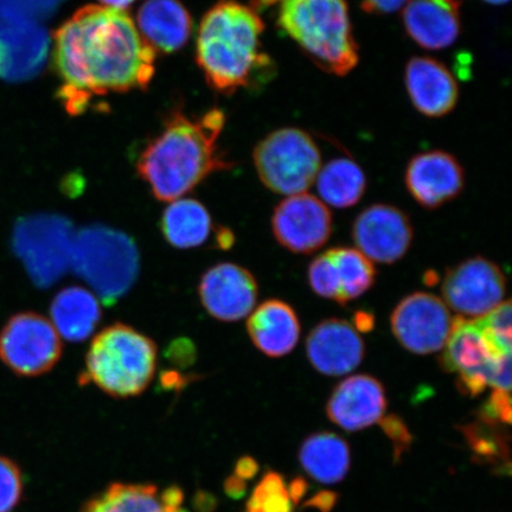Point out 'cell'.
Wrapping results in <instances>:
<instances>
[{
  "instance_id": "6da1fadb",
  "label": "cell",
  "mask_w": 512,
  "mask_h": 512,
  "mask_svg": "<svg viewBox=\"0 0 512 512\" xmlns=\"http://www.w3.org/2000/svg\"><path fill=\"white\" fill-rule=\"evenodd\" d=\"M59 98L69 114L87 110L96 96L144 89L155 74L156 51L126 11L87 5L55 34Z\"/></svg>"
},
{
  "instance_id": "7a4b0ae2",
  "label": "cell",
  "mask_w": 512,
  "mask_h": 512,
  "mask_svg": "<svg viewBox=\"0 0 512 512\" xmlns=\"http://www.w3.org/2000/svg\"><path fill=\"white\" fill-rule=\"evenodd\" d=\"M224 124L226 117L217 108L200 117L179 110L169 115L162 132L147 144L137 163L153 196L174 202L213 172L229 169L219 149Z\"/></svg>"
},
{
  "instance_id": "3957f363",
  "label": "cell",
  "mask_w": 512,
  "mask_h": 512,
  "mask_svg": "<svg viewBox=\"0 0 512 512\" xmlns=\"http://www.w3.org/2000/svg\"><path fill=\"white\" fill-rule=\"evenodd\" d=\"M264 30L258 11L247 5L220 3L204 15L196 60L211 88L233 94L265 75L271 61L261 50Z\"/></svg>"
},
{
  "instance_id": "277c9868",
  "label": "cell",
  "mask_w": 512,
  "mask_h": 512,
  "mask_svg": "<svg viewBox=\"0 0 512 512\" xmlns=\"http://www.w3.org/2000/svg\"><path fill=\"white\" fill-rule=\"evenodd\" d=\"M278 24L318 67L344 76L357 66L358 47L347 3L341 0H288Z\"/></svg>"
},
{
  "instance_id": "5b68a950",
  "label": "cell",
  "mask_w": 512,
  "mask_h": 512,
  "mask_svg": "<svg viewBox=\"0 0 512 512\" xmlns=\"http://www.w3.org/2000/svg\"><path fill=\"white\" fill-rule=\"evenodd\" d=\"M157 355L151 338L131 326L113 324L93 339L80 382L93 383L115 399L134 398L155 376Z\"/></svg>"
},
{
  "instance_id": "8992f818",
  "label": "cell",
  "mask_w": 512,
  "mask_h": 512,
  "mask_svg": "<svg viewBox=\"0 0 512 512\" xmlns=\"http://www.w3.org/2000/svg\"><path fill=\"white\" fill-rule=\"evenodd\" d=\"M102 303L113 305L131 290L139 274V253L131 238L93 226L75 234L72 266Z\"/></svg>"
},
{
  "instance_id": "52a82bcc",
  "label": "cell",
  "mask_w": 512,
  "mask_h": 512,
  "mask_svg": "<svg viewBox=\"0 0 512 512\" xmlns=\"http://www.w3.org/2000/svg\"><path fill=\"white\" fill-rule=\"evenodd\" d=\"M261 182L275 194H304L316 182L322 156L309 133L296 127L281 128L261 140L254 151Z\"/></svg>"
},
{
  "instance_id": "ba28073f",
  "label": "cell",
  "mask_w": 512,
  "mask_h": 512,
  "mask_svg": "<svg viewBox=\"0 0 512 512\" xmlns=\"http://www.w3.org/2000/svg\"><path fill=\"white\" fill-rule=\"evenodd\" d=\"M75 233L66 217L36 214L19 219L12 232V249L32 283L48 288L72 266Z\"/></svg>"
},
{
  "instance_id": "9c48e42d",
  "label": "cell",
  "mask_w": 512,
  "mask_h": 512,
  "mask_svg": "<svg viewBox=\"0 0 512 512\" xmlns=\"http://www.w3.org/2000/svg\"><path fill=\"white\" fill-rule=\"evenodd\" d=\"M62 349L53 323L35 312L17 313L0 331V360L18 376L49 373L59 363Z\"/></svg>"
},
{
  "instance_id": "30bf717a",
  "label": "cell",
  "mask_w": 512,
  "mask_h": 512,
  "mask_svg": "<svg viewBox=\"0 0 512 512\" xmlns=\"http://www.w3.org/2000/svg\"><path fill=\"white\" fill-rule=\"evenodd\" d=\"M441 292L450 309L479 319L503 303L507 278L495 262L476 256L447 271Z\"/></svg>"
},
{
  "instance_id": "8fae6325",
  "label": "cell",
  "mask_w": 512,
  "mask_h": 512,
  "mask_svg": "<svg viewBox=\"0 0 512 512\" xmlns=\"http://www.w3.org/2000/svg\"><path fill=\"white\" fill-rule=\"evenodd\" d=\"M390 324L403 348L413 354L430 355L445 348L453 318L444 300L431 293L418 292L401 300Z\"/></svg>"
},
{
  "instance_id": "7c38bea8",
  "label": "cell",
  "mask_w": 512,
  "mask_h": 512,
  "mask_svg": "<svg viewBox=\"0 0 512 512\" xmlns=\"http://www.w3.org/2000/svg\"><path fill=\"white\" fill-rule=\"evenodd\" d=\"M440 364L448 373L458 375V386L466 394L477 396L489 386L490 375L501 355L486 338L477 320L453 319L450 337Z\"/></svg>"
},
{
  "instance_id": "4fadbf2b",
  "label": "cell",
  "mask_w": 512,
  "mask_h": 512,
  "mask_svg": "<svg viewBox=\"0 0 512 512\" xmlns=\"http://www.w3.org/2000/svg\"><path fill=\"white\" fill-rule=\"evenodd\" d=\"M275 239L292 253L311 254L329 241L332 215L318 197L307 194L286 197L272 217Z\"/></svg>"
},
{
  "instance_id": "5bb4252c",
  "label": "cell",
  "mask_w": 512,
  "mask_h": 512,
  "mask_svg": "<svg viewBox=\"0 0 512 512\" xmlns=\"http://www.w3.org/2000/svg\"><path fill=\"white\" fill-rule=\"evenodd\" d=\"M352 239L357 251L371 262L390 265L401 260L411 248L413 227L401 209L374 204L356 217Z\"/></svg>"
},
{
  "instance_id": "9a60e30c",
  "label": "cell",
  "mask_w": 512,
  "mask_h": 512,
  "mask_svg": "<svg viewBox=\"0 0 512 512\" xmlns=\"http://www.w3.org/2000/svg\"><path fill=\"white\" fill-rule=\"evenodd\" d=\"M258 292L254 275L230 262L211 267L200 283L201 302L209 315L227 323L251 315Z\"/></svg>"
},
{
  "instance_id": "2e32d148",
  "label": "cell",
  "mask_w": 512,
  "mask_h": 512,
  "mask_svg": "<svg viewBox=\"0 0 512 512\" xmlns=\"http://www.w3.org/2000/svg\"><path fill=\"white\" fill-rule=\"evenodd\" d=\"M414 200L426 209H437L454 200L464 189L462 165L450 153L430 151L409 162L405 177Z\"/></svg>"
},
{
  "instance_id": "e0dca14e",
  "label": "cell",
  "mask_w": 512,
  "mask_h": 512,
  "mask_svg": "<svg viewBox=\"0 0 512 512\" xmlns=\"http://www.w3.org/2000/svg\"><path fill=\"white\" fill-rule=\"evenodd\" d=\"M312 367L326 376H342L360 367L366 355L363 339L347 320L326 319L306 339Z\"/></svg>"
},
{
  "instance_id": "ac0fdd59",
  "label": "cell",
  "mask_w": 512,
  "mask_h": 512,
  "mask_svg": "<svg viewBox=\"0 0 512 512\" xmlns=\"http://www.w3.org/2000/svg\"><path fill=\"white\" fill-rule=\"evenodd\" d=\"M387 409L386 390L369 375H355L332 392L326 413L335 425L348 432L366 430L381 421Z\"/></svg>"
},
{
  "instance_id": "d6986e66",
  "label": "cell",
  "mask_w": 512,
  "mask_h": 512,
  "mask_svg": "<svg viewBox=\"0 0 512 512\" xmlns=\"http://www.w3.org/2000/svg\"><path fill=\"white\" fill-rule=\"evenodd\" d=\"M405 81L413 106L426 117H444L457 105L458 83L438 60L413 57L407 63Z\"/></svg>"
},
{
  "instance_id": "ffe728a7",
  "label": "cell",
  "mask_w": 512,
  "mask_h": 512,
  "mask_svg": "<svg viewBox=\"0 0 512 512\" xmlns=\"http://www.w3.org/2000/svg\"><path fill=\"white\" fill-rule=\"evenodd\" d=\"M47 32L37 22L0 24V79L23 81L40 72L48 55Z\"/></svg>"
},
{
  "instance_id": "44dd1931",
  "label": "cell",
  "mask_w": 512,
  "mask_h": 512,
  "mask_svg": "<svg viewBox=\"0 0 512 512\" xmlns=\"http://www.w3.org/2000/svg\"><path fill=\"white\" fill-rule=\"evenodd\" d=\"M460 3L450 0H418L407 2L402 21L407 35L427 50H443L458 40Z\"/></svg>"
},
{
  "instance_id": "7402d4cb",
  "label": "cell",
  "mask_w": 512,
  "mask_h": 512,
  "mask_svg": "<svg viewBox=\"0 0 512 512\" xmlns=\"http://www.w3.org/2000/svg\"><path fill=\"white\" fill-rule=\"evenodd\" d=\"M183 491L153 484L113 483L88 501L81 512H185Z\"/></svg>"
},
{
  "instance_id": "603a6c76",
  "label": "cell",
  "mask_w": 512,
  "mask_h": 512,
  "mask_svg": "<svg viewBox=\"0 0 512 512\" xmlns=\"http://www.w3.org/2000/svg\"><path fill=\"white\" fill-rule=\"evenodd\" d=\"M247 330L256 348L277 358L290 354L297 347L300 322L290 305L271 299L256 307L248 319Z\"/></svg>"
},
{
  "instance_id": "cb8c5ba5",
  "label": "cell",
  "mask_w": 512,
  "mask_h": 512,
  "mask_svg": "<svg viewBox=\"0 0 512 512\" xmlns=\"http://www.w3.org/2000/svg\"><path fill=\"white\" fill-rule=\"evenodd\" d=\"M138 30L153 50L174 53L187 44L192 30L189 11L182 4L157 0L138 11Z\"/></svg>"
},
{
  "instance_id": "d4e9b609",
  "label": "cell",
  "mask_w": 512,
  "mask_h": 512,
  "mask_svg": "<svg viewBox=\"0 0 512 512\" xmlns=\"http://www.w3.org/2000/svg\"><path fill=\"white\" fill-rule=\"evenodd\" d=\"M50 322L59 335L79 343L93 334L99 325L102 310L98 298L80 286L63 288L50 306Z\"/></svg>"
},
{
  "instance_id": "484cf974",
  "label": "cell",
  "mask_w": 512,
  "mask_h": 512,
  "mask_svg": "<svg viewBox=\"0 0 512 512\" xmlns=\"http://www.w3.org/2000/svg\"><path fill=\"white\" fill-rule=\"evenodd\" d=\"M299 462L316 482L337 484L347 477L350 470V448L347 441L335 433H315L300 447Z\"/></svg>"
},
{
  "instance_id": "4316f807",
  "label": "cell",
  "mask_w": 512,
  "mask_h": 512,
  "mask_svg": "<svg viewBox=\"0 0 512 512\" xmlns=\"http://www.w3.org/2000/svg\"><path fill=\"white\" fill-rule=\"evenodd\" d=\"M319 200L326 207L347 209L360 202L367 178L360 165L349 158H337L320 168L316 178Z\"/></svg>"
},
{
  "instance_id": "83f0119b",
  "label": "cell",
  "mask_w": 512,
  "mask_h": 512,
  "mask_svg": "<svg viewBox=\"0 0 512 512\" xmlns=\"http://www.w3.org/2000/svg\"><path fill=\"white\" fill-rule=\"evenodd\" d=\"M213 229L208 210L195 200H176L166 208L162 219L164 238L181 249L200 247Z\"/></svg>"
},
{
  "instance_id": "f1b7e54d",
  "label": "cell",
  "mask_w": 512,
  "mask_h": 512,
  "mask_svg": "<svg viewBox=\"0 0 512 512\" xmlns=\"http://www.w3.org/2000/svg\"><path fill=\"white\" fill-rule=\"evenodd\" d=\"M329 252L334 259L341 286L339 304L345 305L373 287L376 278L374 264L356 248L337 247L329 249Z\"/></svg>"
},
{
  "instance_id": "f546056e",
  "label": "cell",
  "mask_w": 512,
  "mask_h": 512,
  "mask_svg": "<svg viewBox=\"0 0 512 512\" xmlns=\"http://www.w3.org/2000/svg\"><path fill=\"white\" fill-rule=\"evenodd\" d=\"M293 503L288 495L283 476L277 472H267L252 492L247 502L251 512H292Z\"/></svg>"
},
{
  "instance_id": "4dcf8cb0",
  "label": "cell",
  "mask_w": 512,
  "mask_h": 512,
  "mask_svg": "<svg viewBox=\"0 0 512 512\" xmlns=\"http://www.w3.org/2000/svg\"><path fill=\"white\" fill-rule=\"evenodd\" d=\"M480 329L494 347L511 355V302H503L483 318L476 319Z\"/></svg>"
},
{
  "instance_id": "1f68e13d",
  "label": "cell",
  "mask_w": 512,
  "mask_h": 512,
  "mask_svg": "<svg viewBox=\"0 0 512 512\" xmlns=\"http://www.w3.org/2000/svg\"><path fill=\"white\" fill-rule=\"evenodd\" d=\"M309 283L317 296L335 300L339 304L341 286L334 259L330 252L319 255L309 267Z\"/></svg>"
},
{
  "instance_id": "d6a6232c",
  "label": "cell",
  "mask_w": 512,
  "mask_h": 512,
  "mask_svg": "<svg viewBox=\"0 0 512 512\" xmlns=\"http://www.w3.org/2000/svg\"><path fill=\"white\" fill-rule=\"evenodd\" d=\"M23 495V476L18 465L0 454V512L16 508Z\"/></svg>"
},
{
  "instance_id": "836d02e7",
  "label": "cell",
  "mask_w": 512,
  "mask_h": 512,
  "mask_svg": "<svg viewBox=\"0 0 512 512\" xmlns=\"http://www.w3.org/2000/svg\"><path fill=\"white\" fill-rule=\"evenodd\" d=\"M56 3H0V23L37 22L49 15Z\"/></svg>"
},
{
  "instance_id": "e575fe53",
  "label": "cell",
  "mask_w": 512,
  "mask_h": 512,
  "mask_svg": "<svg viewBox=\"0 0 512 512\" xmlns=\"http://www.w3.org/2000/svg\"><path fill=\"white\" fill-rule=\"evenodd\" d=\"M480 419L484 424L496 425L498 422L510 425L511 422V402L510 393L503 390L494 389L490 399L485 403L482 409Z\"/></svg>"
},
{
  "instance_id": "d590c367",
  "label": "cell",
  "mask_w": 512,
  "mask_h": 512,
  "mask_svg": "<svg viewBox=\"0 0 512 512\" xmlns=\"http://www.w3.org/2000/svg\"><path fill=\"white\" fill-rule=\"evenodd\" d=\"M465 433L473 452L477 456L488 460L494 459L496 456H502L503 448L497 438H492L491 433L482 432V428L475 425L466 428Z\"/></svg>"
},
{
  "instance_id": "8d00e7d4",
  "label": "cell",
  "mask_w": 512,
  "mask_h": 512,
  "mask_svg": "<svg viewBox=\"0 0 512 512\" xmlns=\"http://www.w3.org/2000/svg\"><path fill=\"white\" fill-rule=\"evenodd\" d=\"M380 424L383 432L393 441L395 456L400 457L403 452L407 451V448L412 443V435L409 433L405 422H403L399 416L389 415L387 418H382Z\"/></svg>"
},
{
  "instance_id": "74e56055",
  "label": "cell",
  "mask_w": 512,
  "mask_h": 512,
  "mask_svg": "<svg viewBox=\"0 0 512 512\" xmlns=\"http://www.w3.org/2000/svg\"><path fill=\"white\" fill-rule=\"evenodd\" d=\"M489 386L510 393L511 389V355H501L497 358L490 375Z\"/></svg>"
},
{
  "instance_id": "f35d334b",
  "label": "cell",
  "mask_w": 512,
  "mask_h": 512,
  "mask_svg": "<svg viewBox=\"0 0 512 512\" xmlns=\"http://www.w3.org/2000/svg\"><path fill=\"white\" fill-rule=\"evenodd\" d=\"M407 2H395V0H390V2H366L363 3L362 10L367 12V14L371 15H392L394 12L402 11L405 8Z\"/></svg>"
},
{
  "instance_id": "ab89813d",
  "label": "cell",
  "mask_w": 512,
  "mask_h": 512,
  "mask_svg": "<svg viewBox=\"0 0 512 512\" xmlns=\"http://www.w3.org/2000/svg\"><path fill=\"white\" fill-rule=\"evenodd\" d=\"M337 495L335 492L322 491L318 492L315 497L305 503V507L317 509L320 512H331L337 503Z\"/></svg>"
},
{
  "instance_id": "60d3db41",
  "label": "cell",
  "mask_w": 512,
  "mask_h": 512,
  "mask_svg": "<svg viewBox=\"0 0 512 512\" xmlns=\"http://www.w3.org/2000/svg\"><path fill=\"white\" fill-rule=\"evenodd\" d=\"M258 471L259 465L256 463V460L252 457L246 456L238 460L233 475L247 482V480L254 478Z\"/></svg>"
},
{
  "instance_id": "b9f144b4",
  "label": "cell",
  "mask_w": 512,
  "mask_h": 512,
  "mask_svg": "<svg viewBox=\"0 0 512 512\" xmlns=\"http://www.w3.org/2000/svg\"><path fill=\"white\" fill-rule=\"evenodd\" d=\"M224 491H226V494L229 497L239 499L245 496L247 491V484L245 480L232 475L226 479V482H224Z\"/></svg>"
},
{
  "instance_id": "7bdbcfd3",
  "label": "cell",
  "mask_w": 512,
  "mask_h": 512,
  "mask_svg": "<svg viewBox=\"0 0 512 512\" xmlns=\"http://www.w3.org/2000/svg\"><path fill=\"white\" fill-rule=\"evenodd\" d=\"M354 326L357 332H370L374 329L375 318L370 312L357 311L354 316Z\"/></svg>"
},
{
  "instance_id": "ee69618b",
  "label": "cell",
  "mask_w": 512,
  "mask_h": 512,
  "mask_svg": "<svg viewBox=\"0 0 512 512\" xmlns=\"http://www.w3.org/2000/svg\"><path fill=\"white\" fill-rule=\"evenodd\" d=\"M287 490L292 503H299L309 490V484L305 482V479L298 477L292 480L290 486H287Z\"/></svg>"
},
{
  "instance_id": "f6af8a7d",
  "label": "cell",
  "mask_w": 512,
  "mask_h": 512,
  "mask_svg": "<svg viewBox=\"0 0 512 512\" xmlns=\"http://www.w3.org/2000/svg\"><path fill=\"white\" fill-rule=\"evenodd\" d=\"M247 512H251V511H247Z\"/></svg>"
}]
</instances>
